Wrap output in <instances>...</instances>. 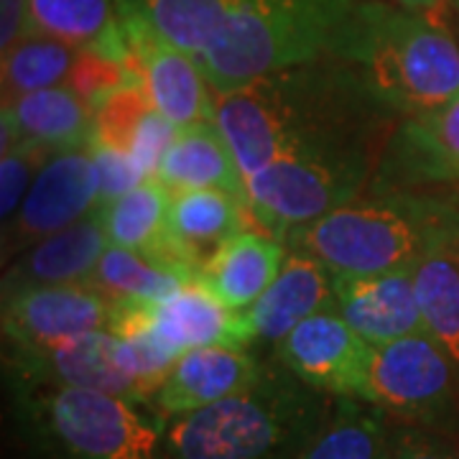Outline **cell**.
I'll use <instances>...</instances> for the list:
<instances>
[{
	"mask_svg": "<svg viewBox=\"0 0 459 459\" xmlns=\"http://www.w3.org/2000/svg\"><path fill=\"white\" fill-rule=\"evenodd\" d=\"M398 117L329 54L214 95L250 212L279 240L370 189Z\"/></svg>",
	"mask_w": 459,
	"mask_h": 459,
	"instance_id": "cell-1",
	"label": "cell"
},
{
	"mask_svg": "<svg viewBox=\"0 0 459 459\" xmlns=\"http://www.w3.org/2000/svg\"><path fill=\"white\" fill-rule=\"evenodd\" d=\"M329 56L350 66L385 108L429 117L459 98V47L437 13L360 0Z\"/></svg>",
	"mask_w": 459,
	"mask_h": 459,
	"instance_id": "cell-2",
	"label": "cell"
},
{
	"mask_svg": "<svg viewBox=\"0 0 459 459\" xmlns=\"http://www.w3.org/2000/svg\"><path fill=\"white\" fill-rule=\"evenodd\" d=\"M334 395L322 394L276 360L246 388L166 421L169 459H301L327 424Z\"/></svg>",
	"mask_w": 459,
	"mask_h": 459,
	"instance_id": "cell-3",
	"label": "cell"
},
{
	"mask_svg": "<svg viewBox=\"0 0 459 459\" xmlns=\"http://www.w3.org/2000/svg\"><path fill=\"white\" fill-rule=\"evenodd\" d=\"M283 243L322 261L329 273L370 276L413 268L439 247H459V222L437 199L370 184L350 204L291 230Z\"/></svg>",
	"mask_w": 459,
	"mask_h": 459,
	"instance_id": "cell-4",
	"label": "cell"
},
{
	"mask_svg": "<svg viewBox=\"0 0 459 459\" xmlns=\"http://www.w3.org/2000/svg\"><path fill=\"white\" fill-rule=\"evenodd\" d=\"M5 388L23 459H169L166 419L153 406L92 388Z\"/></svg>",
	"mask_w": 459,
	"mask_h": 459,
	"instance_id": "cell-5",
	"label": "cell"
},
{
	"mask_svg": "<svg viewBox=\"0 0 459 459\" xmlns=\"http://www.w3.org/2000/svg\"><path fill=\"white\" fill-rule=\"evenodd\" d=\"M360 0H247L197 62L214 95L232 92L332 49Z\"/></svg>",
	"mask_w": 459,
	"mask_h": 459,
	"instance_id": "cell-6",
	"label": "cell"
},
{
	"mask_svg": "<svg viewBox=\"0 0 459 459\" xmlns=\"http://www.w3.org/2000/svg\"><path fill=\"white\" fill-rule=\"evenodd\" d=\"M174 360L143 337L110 329L51 344H3V377L16 385H69L153 406Z\"/></svg>",
	"mask_w": 459,
	"mask_h": 459,
	"instance_id": "cell-7",
	"label": "cell"
},
{
	"mask_svg": "<svg viewBox=\"0 0 459 459\" xmlns=\"http://www.w3.org/2000/svg\"><path fill=\"white\" fill-rule=\"evenodd\" d=\"M368 401L401 424L459 434V370L427 332L373 347Z\"/></svg>",
	"mask_w": 459,
	"mask_h": 459,
	"instance_id": "cell-8",
	"label": "cell"
},
{
	"mask_svg": "<svg viewBox=\"0 0 459 459\" xmlns=\"http://www.w3.org/2000/svg\"><path fill=\"white\" fill-rule=\"evenodd\" d=\"M100 204L102 192L92 148L54 151L39 169L13 220L3 225V258H16L36 243L77 225L98 212Z\"/></svg>",
	"mask_w": 459,
	"mask_h": 459,
	"instance_id": "cell-9",
	"label": "cell"
},
{
	"mask_svg": "<svg viewBox=\"0 0 459 459\" xmlns=\"http://www.w3.org/2000/svg\"><path fill=\"white\" fill-rule=\"evenodd\" d=\"M110 332L120 337H143L171 360L197 347H243L240 312L228 309L207 286L192 281L161 301L115 304Z\"/></svg>",
	"mask_w": 459,
	"mask_h": 459,
	"instance_id": "cell-10",
	"label": "cell"
},
{
	"mask_svg": "<svg viewBox=\"0 0 459 459\" xmlns=\"http://www.w3.org/2000/svg\"><path fill=\"white\" fill-rule=\"evenodd\" d=\"M273 360L322 394L365 398L373 344L365 342L337 309L304 319L273 350Z\"/></svg>",
	"mask_w": 459,
	"mask_h": 459,
	"instance_id": "cell-11",
	"label": "cell"
},
{
	"mask_svg": "<svg viewBox=\"0 0 459 459\" xmlns=\"http://www.w3.org/2000/svg\"><path fill=\"white\" fill-rule=\"evenodd\" d=\"M133 54L141 65L143 87L151 105L177 128L199 120H214V98L199 65L169 44L146 18L138 13H117Z\"/></svg>",
	"mask_w": 459,
	"mask_h": 459,
	"instance_id": "cell-12",
	"label": "cell"
},
{
	"mask_svg": "<svg viewBox=\"0 0 459 459\" xmlns=\"http://www.w3.org/2000/svg\"><path fill=\"white\" fill-rule=\"evenodd\" d=\"M115 304L92 283L3 296V344H51L110 327Z\"/></svg>",
	"mask_w": 459,
	"mask_h": 459,
	"instance_id": "cell-13",
	"label": "cell"
},
{
	"mask_svg": "<svg viewBox=\"0 0 459 459\" xmlns=\"http://www.w3.org/2000/svg\"><path fill=\"white\" fill-rule=\"evenodd\" d=\"M327 309H337L329 268L307 253L289 250L273 283L253 307L240 312L243 347L247 352L276 350L291 329Z\"/></svg>",
	"mask_w": 459,
	"mask_h": 459,
	"instance_id": "cell-14",
	"label": "cell"
},
{
	"mask_svg": "<svg viewBox=\"0 0 459 459\" xmlns=\"http://www.w3.org/2000/svg\"><path fill=\"white\" fill-rule=\"evenodd\" d=\"M268 360L238 347H197L179 355L153 395V409L169 419L207 409L243 394L263 376Z\"/></svg>",
	"mask_w": 459,
	"mask_h": 459,
	"instance_id": "cell-15",
	"label": "cell"
},
{
	"mask_svg": "<svg viewBox=\"0 0 459 459\" xmlns=\"http://www.w3.org/2000/svg\"><path fill=\"white\" fill-rule=\"evenodd\" d=\"M332 289L337 312L373 347L424 332L413 268L370 276L332 273Z\"/></svg>",
	"mask_w": 459,
	"mask_h": 459,
	"instance_id": "cell-16",
	"label": "cell"
},
{
	"mask_svg": "<svg viewBox=\"0 0 459 459\" xmlns=\"http://www.w3.org/2000/svg\"><path fill=\"white\" fill-rule=\"evenodd\" d=\"M169 207L171 189L156 177H148L135 189L108 199L100 204V217L110 246L128 247L148 261L181 271L192 279H199V271L181 253L169 230Z\"/></svg>",
	"mask_w": 459,
	"mask_h": 459,
	"instance_id": "cell-17",
	"label": "cell"
},
{
	"mask_svg": "<svg viewBox=\"0 0 459 459\" xmlns=\"http://www.w3.org/2000/svg\"><path fill=\"white\" fill-rule=\"evenodd\" d=\"M108 246L110 240L105 235L98 210L77 225L62 230L16 255L3 273V296L44 286L84 283L98 268Z\"/></svg>",
	"mask_w": 459,
	"mask_h": 459,
	"instance_id": "cell-18",
	"label": "cell"
},
{
	"mask_svg": "<svg viewBox=\"0 0 459 459\" xmlns=\"http://www.w3.org/2000/svg\"><path fill=\"white\" fill-rule=\"evenodd\" d=\"M95 115L69 84L3 100V151L31 143L47 151L92 143Z\"/></svg>",
	"mask_w": 459,
	"mask_h": 459,
	"instance_id": "cell-19",
	"label": "cell"
},
{
	"mask_svg": "<svg viewBox=\"0 0 459 459\" xmlns=\"http://www.w3.org/2000/svg\"><path fill=\"white\" fill-rule=\"evenodd\" d=\"M289 255L283 240L271 232L246 230L214 253L199 271V283L207 286L232 312H246L279 276Z\"/></svg>",
	"mask_w": 459,
	"mask_h": 459,
	"instance_id": "cell-20",
	"label": "cell"
},
{
	"mask_svg": "<svg viewBox=\"0 0 459 459\" xmlns=\"http://www.w3.org/2000/svg\"><path fill=\"white\" fill-rule=\"evenodd\" d=\"M156 179L171 192L179 189H220L250 207L247 186L225 135L214 120H199L179 128L156 169Z\"/></svg>",
	"mask_w": 459,
	"mask_h": 459,
	"instance_id": "cell-21",
	"label": "cell"
},
{
	"mask_svg": "<svg viewBox=\"0 0 459 459\" xmlns=\"http://www.w3.org/2000/svg\"><path fill=\"white\" fill-rule=\"evenodd\" d=\"M255 217L250 207L220 189H179L171 192L169 230L181 253L202 271L220 247L246 232ZM258 225V222H255Z\"/></svg>",
	"mask_w": 459,
	"mask_h": 459,
	"instance_id": "cell-22",
	"label": "cell"
},
{
	"mask_svg": "<svg viewBox=\"0 0 459 459\" xmlns=\"http://www.w3.org/2000/svg\"><path fill=\"white\" fill-rule=\"evenodd\" d=\"M31 26L33 31L62 39L77 49L135 62L120 29L115 0H31Z\"/></svg>",
	"mask_w": 459,
	"mask_h": 459,
	"instance_id": "cell-23",
	"label": "cell"
},
{
	"mask_svg": "<svg viewBox=\"0 0 459 459\" xmlns=\"http://www.w3.org/2000/svg\"><path fill=\"white\" fill-rule=\"evenodd\" d=\"M247 0H115L117 13H138L169 44L197 59Z\"/></svg>",
	"mask_w": 459,
	"mask_h": 459,
	"instance_id": "cell-24",
	"label": "cell"
},
{
	"mask_svg": "<svg viewBox=\"0 0 459 459\" xmlns=\"http://www.w3.org/2000/svg\"><path fill=\"white\" fill-rule=\"evenodd\" d=\"M391 416L365 398L340 395L301 459H388Z\"/></svg>",
	"mask_w": 459,
	"mask_h": 459,
	"instance_id": "cell-25",
	"label": "cell"
},
{
	"mask_svg": "<svg viewBox=\"0 0 459 459\" xmlns=\"http://www.w3.org/2000/svg\"><path fill=\"white\" fill-rule=\"evenodd\" d=\"M424 332L459 370V247H439L413 265Z\"/></svg>",
	"mask_w": 459,
	"mask_h": 459,
	"instance_id": "cell-26",
	"label": "cell"
},
{
	"mask_svg": "<svg viewBox=\"0 0 459 459\" xmlns=\"http://www.w3.org/2000/svg\"><path fill=\"white\" fill-rule=\"evenodd\" d=\"M192 281L197 279L148 261L146 255L135 250L108 246L87 283H92L113 304H123V301H161L166 296L177 294L181 286Z\"/></svg>",
	"mask_w": 459,
	"mask_h": 459,
	"instance_id": "cell-27",
	"label": "cell"
},
{
	"mask_svg": "<svg viewBox=\"0 0 459 459\" xmlns=\"http://www.w3.org/2000/svg\"><path fill=\"white\" fill-rule=\"evenodd\" d=\"M80 49L47 33L31 31L3 51V100L29 95L69 82Z\"/></svg>",
	"mask_w": 459,
	"mask_h": 459,
	"instance_id": "cell-28",
	"label": "cell"
},
{
	"mask_svg": "<svg viewBox=\"0 0 459 459\" xmlns=\"http://www.w3.org/2000/svg\"><path fill=\"white\" fill-rule=\"evenodd\" d=\"M151 110H153V105H151V98H148L143 84L117 90L110 98H105L92 108V115H95L92 143L117 148V151H131L133 138Z\"/></svg>",
	"mask_w": 459,
	"mask_h": 459,
	"instance_id": "cell-29",
	"label": "cell"
},
{
	"mask_svg": "<svg viewBox=\"0 0 459 459\" xmlns=\"http://www.w3.org/2000/svg\"><path fill=\"white\" fill-rule=\"evenodd\" d=\"M69 87L95 108L98 102L110 98L113 92L133 84H143L141 65L135 62H123L115 56H105L100 51L80 49V56L74 62V69L69 74Z\"/></svg>",
	"mask_w": 459,
	"mask_h": 459,
	"instance_id": "cell-30",
	"label": "cell"
},
{
	"mask_svg": "<svg viewBox=\"0 0 459 459\" xmlns=\"http://www.w3.org/2000/svg\"><path fill=\"white\" fill-rule=\"evenodd\" d=\"M54 151L31 146V143H18V146L3 151L0 161V220L3 225L13 220L21 202L26 199L31 189L39 169L47 164Z\"/></svg>",
	"mask_w": 459,
	"mask_h": 459,
	"instance_id": "cell-31",
	"label": "cell"
},
{
	"mask_svg": "<svg viewBox=\"0 0 459 459\" xmlns=\"http://www.w3.org/2000/svg\"><path fill=\"white\" fill-rule=\"evenodd\" d=\"M388 459H459L449 437L391 419Z\"/></svg>",
	"mask_w": 459,
	"mask_h": 459,
	"instance_id": "cell-32",
	"label": "cell"
},
{
	"mask_svg": "<svg viewBox=\"0 0 459 459\" xmlns=\"http://www.w3.org/2000/svg\"><path fill=\"white\" fill-rule=\"evenodd\" d=\"M95 164H98L100 174V192H102V202L120 197L126 192L135 189L141 181H146V171L135 164L128 151H117L110 146H100V143H90Z\"/></svg>",
	"mask_w": 459,
	"mask_h": 459,
	"instance_id": "cell-33",
	"label": "cell"
},
{
	"mask_svg": "<svg viewBox=\"0 0 459 459\" xmlns=\"http://www.w3.org/2000/svg\"><path fill=\"white\" fill-rule=\"evenodd\" d=\"M177 133H179V128L174 123H169L156 108L143 117L128 153L135 159V164L146 171V177H156V169L164 159L166 148L174 143Z\"/></svg>",
	"mask_w": 459,
	"mask_h": 459,
	"instance_id": "cell-34",
	"label": "cell"
},
{
	"mask_svg": "<svg viewBox=\"0 0 459 459\" xmlns=\"http://www.w3.org/2000/svg\"><path fill=\"white\" fill-rule=\"evenodd\" d=\"M31 31V0H0V49L16 47Z\"/></svg>",
	"mask_w": 459,
	"mask_h": 459,
	"instance_id": "cell-35",
	"label": "cell"
},
{
	"mask_svg": "<svg viewBox=\"0 0 459 459\" xmlns=\"http://www.w3.org/2000/svg\"><path fill=\"white\" fill-rule=\"evenodd\" d=\"M401 8H409V11H421V13H437L446 0H391Z\"/></svg>",
	"mask_w": 459,
	"mask_h": 459,
	"instance_id": "cell-36",
	"label": "cell"
},
{
	"mask_svg": "<svg viewBox=\"0 0 459 459\" xmlns=\"http://www.w3.org/2000/svg\"><path fill=\"white\" fill-rule=\"evenodd\" d=\"M457 3H459V0H457Z\"/></svg>",
	"mask_w": 459,
	"mask_h": 459,
	"instance_id": "cell-37",
	"label": "cell"
}]
</instances>
